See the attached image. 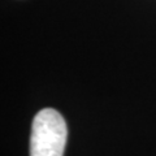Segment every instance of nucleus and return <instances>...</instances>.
Wrapping results in <instances>:
<instances>
[{"instance_id": "nucleus-1", "label": "nucleus", "mask_w": 156, "mask_h": 156, "mask_svg": "<svg viewBox=\"0 0 156 156\" xmlns=\"http://www.w3.org/2000/svg\"><path fill=\"white\" fill-rule=\"evenodd\" d=\"M68 139L66 122L56 109L44 108L33 120L30 156H62Z\"/></svg>"}]
</instances>
